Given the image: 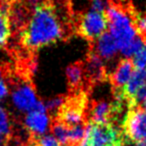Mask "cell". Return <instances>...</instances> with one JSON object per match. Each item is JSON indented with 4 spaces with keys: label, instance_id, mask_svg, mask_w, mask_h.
I'll return each instance as SVG.
<instances>
[{
    "label": "cell",
    "instance_id": "3",
    "mask_svg": "<svg viewBox=\"0 0 146 146\" xmlns=\"http://www.w3.org/2000/svg\"><path fill=\"white\" fill-rule=\"evenodd\" d=\"M105 12L110 34L114 37L118 48L121 50L137 34L130 16L129 9L126 11L120 5L108 3Z\"/></svg>",
    "mask_w": 146,
    "mask_h": 146
},
{
    "label": "cell",
    "instance_id": "19",
    "mask_svg": "<svg viewBox=\"0 0 146 146\" xmlns=\"http://www.w3.org/2000/svg\"><path fill=\"white\" fill-rule=\"evenodd\" d=\"M132 62L136 69H146V47L134 54Z\"/></svg>",
    "mask_w": 146,
    "mask_h": 146
},
{
    "label": "cell",
    "instance_id": "9",
    "mask_svg": "<svg viewBox=\"0 0 146 146\" xmlns=\"http://www.w3.org/2000/svg\"><path fill=\"white\" fill-rule=\"evenodd\" d=\"M146 84V69H136L122 89V95L127 108L136 105L135 96L141 87Z\"/></svg>",
    "mask_w": 146,
    "mask_h": 146
},
{
    "label": "cell",
    "instance_id": "25",
    "mask_svg": "<svg viewBox=\"0 0 146 146\" xmlns=\"http://www.w3.org/2000/svg\"><path fill=\"white\" fill-rule=\"evenodd\" d=\"M43 0H26V2L27 3H29V4H38V3H40V2H42Z\"/></svg>",
    "mask_w": 146,
    "mask_h": 146
},
{
    "label": "cell",
    "instance_id": "26",
    "mask_svg": "<svg viewBox=\"0 0 146 146\" xmlns=\"http://www.w3.org/2000/svg\"><path fill=\"white\" fill-rule=\"evenodd\" d=\"M136 146H146V139L142 140V141L136 143Z\"/></svg>",
    "mask_w": 146,
    "mask_h": 146
},
{
    "label": "cell",
    "instance_id": "27",
    "mask_svg": "<svg viewBox=\"0 0 146 146\" xmlns=\"http://www.w3.org/2000/svg\"><path fill=\"white\" fill-rule=\"evenodd\" d=\"M142 104H143V108H144V109H145V110H146V99H145V100H144V101H143V102H142Z\"/></svg>",
    "mask_w": 146,
    "mask_h": 146
},
{
    "label": "cell",
    "instance_id": "31",
    "mask_svg": "<svg viewBox=\"0 0 146 146\" xmlns=\"http://www.w3.org/2000/svg\"><path fill=\"white\" fill-rule=\"evenodd\" d=\"M144 42H145V45H146V40H145V41H144Z\"/></svg>",
    "mask_w": 146,
    "mask_h": 146
},
{
    "label": "cell",
    "instance_id": "14",
    "mask_svg": "<svg viewBox=\"0 0 146 146\" xmlns=\"http://www.w3.org/2000/svg\"><path fill=\"white\" fill-rule=\"evenodd\" d=\"M11 21L8 10V1L0 3V48L7 44L11 36Z\"/></svg>",
    "mask_w": 146,
    "mask_h": 146
},
{
    "label": "cell",
    "instance_id": "13",
    "mask_svg": "<svg viewBox=\"0 0 146 146\" xmlns=\"http://www.w3.org/2000/svg\"><path fill=\"white\" fill-rule=\"evenodd\" d=\"M92 47L97 52V54L104 59H111L119 49L114 37L108 32L101 35L96 40V44Z\"/></svg>",
    "mask_w": 146,
    "mask_h": 146
},
{
    "label": "cell",
    "instance_id": "2",
    "mask_svg": "<svg viewBox=\"0 0 146 146\" xmlns=\"http://www.w3.org/2000/svg\"><path fill=\"white\" fill-rule=\"evenodd\" d=\"M88 105L87 92L84 90L71 92V95L65 98V101L52 119L57 120L68 128L87 123Z\"/></svg>",
    "mask_w": 146,
    "mask_h": 146
},
{
    "label": "cell",
    "instance_id": "20",
    "mask_svg": "<svg viewBox=\"0 0 146 146\" xmlns=\"http://www.w3.org/2000/svg\"><path fill=\"white\" fill-rule=\"evenodd\" d=\"M65 96H57V97L50 99L46 102L45 106H46L47 111H49L50 113H53V116L55 115L58 109L61 107V105L63 104V102L65 101Z\"/></svg>",
    "mask_w": 146,
    "mask_h": 146
},
{
    "label": "cell",
    "instance_id": "30",
    "mask_svg": "<svg viewBox=\"0 0 146 146\" xmlns=\"http://www.w3.org/2000/svg\"><path fill=\"white\" fill-rule=\"evenodd\" d=\"M3 146H8V144H5V145H3Z\"/></svg>",
    "mask_w": 146,
    "mask_h": 146
},
{
    "label": "cell",
    "instance_id": "5",
    "mask_svg": "<svg viewBox=\"0 0 146 146\" xmlns=\"http://www.w3.org/2000/svg\"><path fill=\"white\" fill-rule=\"evenodd\" d=\"M108 28V19L106 12L90 10L80 16L77 21L76 32L90 43H94Z\"/></svg>",
    "mask_w": 146,
    "mask_h": 146
},
{
    "label": "cell",
    "instance_id": "11",
    "mask_svg": "<svg viewBox=\"0 0 146 146\" xmlns=\"http://www.w3.org/2000/svg\"><path fill=\"white\" fill-rule=\"evenodd\" d=\"M66 77L70 92H77L84 90L86 86V73L84 61H76L70 64L66 69Z\"/></svg>",
    "mask_w": 146,
    "mask_h": 146
},
{
    "label": "cell",
    "instance_id": "17",
    "mask_svg": "<svg viewBox=\"0 0 146 146\" xmlns=\"http://www.w3.org/2000/svg\"><path fill=\"white\" fill-rule=\"evenodd\" d=\"M9 114L3 107L0 106V135L12 138V127Z\"/></svg>",
    "mask_w": 146,
    "mask_h": 146
},
{
    "label": "cell",
    "instance_id": "10",
    "mask_svg": "<svg viewBox=\"0 0 146 146\" xmlns=\"http://www.w3.org/2000/svg\"><path fill=\"white\" fill-rule=\"evenodd\" d=\"M133 68V62L130 58H124L119 61L116 69L108 76V80L112 86V91L123 89V87L131 77Z\"/></svg>",
    "mask_w": 146,
    "mask_h": 146
},
{
    "label": "cell",
    "instance_id": "4",
    "mask_svg": "<svg viewBox=\"0 0 146 146\" xmlns=\"http://www.w3.org/2000/svg\"><path fill=\"white\" fill-rule=\"evenodd\" d=\"M126 144L122 129L112 123L88 121L86 135L81 146H117Z\"/></svg>",
    "mask_w": 146,
    "mask_h": 146
},
{
    "label": "cell",
    "instance_id": "21",
    "mask_svg": "<svg viewBox=\"0 0 146 146\" xmlns=\"http://www.w3.org/2000/svg\"><path fill=\"white\" fill-rule=\"evenodd\" d=\"M107 8V4L104 0H92L91 9L98 12H105Z\"/></svg>",
    "mask_w": 146,
    "mask_h": 146
},
{
    "label": "cell",
    "instance_id": "7",
    "mask_svg": "<svg viewBox=\"0 0 146 146\" xmlns=\"http://www.w3.org/2000/svg\"><path fill=\"white\" fill-rule=\"evenodd\" d=\"M85 73H86V85L92 86L93 84L104 82L108 79V74L104 66L102 58L97 54L92 47L86 55Z\"/></svg>",
    "mask_w": 146,
    "mask_h": 146
},
{
    "label": "cell",
    "instance_id": "1",
    "mask_svg": "<svg viewBox=\"0 0 146 146\" xmlns=\"http://www.w3.org/2000/svg\"><path fill=\"white\" fill-rule=\"evenodd\" d=\"M65 29L52 0L35 5L27 25L20 32V43L31 52L61 41Z\"/></svg>",
    "mask_w": 146,
    "mask_h": 146
},
{
    "label": "cell",
    "instance_id": "15",
    "mask_svg": "<svg viewBox=\"0 0 146 146\" xmlns=\"http://www.w3.org/2000/svg\"><path fill=\"white\" fill-rule=\"evenodd\" d=\"M129 13L131 16L132 22L135 27L136 33L140 36L143 41L146 40V13H141L135 11L133 8L130 7Z\"/></svg>",
    "mask_w": 146,
    "mask_h": 146
},
{
    "label": "cell",
    "instance_id": "12",
    "mask_svg": "<svg viewBox=\"0 0 146 146\" xmlns=\"http://www.w3.org/2000/svg\"><path fill=\"white\" fill-rule=\"evenodd\" d=\"M24 126L30 135L40 136L48 129L49 117L46 112L31 110L25 117Z\"/></svg>",
    "mask_w": 146,
    "mask_h": 146
},
{
    "label": "cell",
    "instance_id": "28",
    "mask_svg": "<svg viewBox=\"0 0 146 146\" xmlns=\"http://www.w3.org/2000/svg\"><path fill=\"white\" fill-rule=\"evenodd\" d=\"M4 1H10V0H0V2H4Z\"/></svg>",
    "mask_w": 146,
    "mask_h": 146
},
{
    "label": "cell",
    "instance_id": "22",
    "mask_svg": "<svg viewBox=\"0 0 146 146\" xmlns=\"http://www.w3.org/2000/svg\"><path fill=\"white\" fill-rule=\"evenodd\" d=\"M8 93V86L4 80H0V100L4 98Z\"/></svg>",
    "mask_w": 146,
    "mask_h": 146
},
{
    "label": "cell",
    "instance_id": "18",
    "mask_svg": "<svg viewBox=\"0 0 146 146\" xmlns=\"http://www.w3.org/2000/svg\"><path fill=\"white\" fill-rule=\"evenodd\" d=\"M144 45V41L143 39L140 36H135L127 45H126L124 48H122L121 53L126 57V58H129L132 55L136 54L139 50H141L143 48Z\"/></svg>",
    "mask_w": 146,
    "mask_h": 146
},
{
    "label": "cell",
    "instance_id": "29",
    "mask_svg": "<svg viewBox=\"0 0 146 146\" xmlns=\"http://www.w3.org/2000/svg\"><path fill=\"white\" fill-rule=\"evenodd\" d=\"M64 146H74V145H70V144H66V145H64Z\"/></svg>",
    "mask_w": 146,
    "mask_h": 146
},
{
    "label": "cell",
    "instance_id": "23",
    "mask_svg": "<svg viewBox=\"0 0 146 146\" xmlns=\"http://www.w3.org/2000/svg\"><path fill=\"white\" fill-rule=\"evenodd\" d=\"M11 138L9 137H6V136H2L0 135V146H3L5 144H8L10 142Z\"/></svg>",
    "mask_w": 146,
    "mask_h": 146
},
{
    "label": "cell",
    "instance_id": "8",
    "mask_svg": "<svg viewBox=\"0 0 146 146\" xmlns=\"http://www.w3.org/2000/svg\"><path fill=\"white\" fill-rule=\"evenodd\" d=\"M12 100L18 110L31 111L38 102L33 84L27 80L20 85H17L12 93Z\"/></svg>",
    "mask_w": 146,
    "mask_h": 146
},
{
    "label": "cell",
    "instance_id": "16",
    "mask_svg": "<svg viewBox=\"0 0 146 146\" xmlns=\"http://www.w3.org/2000/svg\"><path fill=\"white\" fill-rule=\"evenodd\" d=\"M51 131L53 135L55 136L57 140L63 145H66L68 143V132L69 128L65 126L64 124L60 123L57 120H51Z\"/></svg>",
    "mask_w": 146,
    "mask_h": 146
},
{
    "label": "cell",
    "instance_id": "24",
    "mask_svg": "<svg viewBox=\"0 0 146 146\" xmlns=\"http://www.w3.org/2000/svg\"><path fill=\"white\" fill-rule=\"evenodd\" d=\"M5 75H6V71H5V69L0 68V80H3V78H4Z\"/></svg>",
    "mask_w": 146,
    "mask_h": 146
},
{
    "label": "cell",
    "instance_id": "6",
    "mask_svg": "<svg viewBox=\"0 0 146 146\" xmlns=\"http://www.w3.org/2000/svg\"><path fill=\"white\" fill-rule=\"evenodd\" d=\"M121 129L126 141L138 143L146 139V110L140 105L128 108Z\"/></svg>",
    "mask_w": 146,
    "mask_h": 146
}]
</instances>
